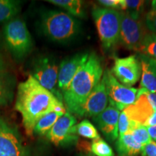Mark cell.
I'll list each match as a JSON object with an SVG mask.
<instances>
[{
	"label": "cell",
	"mask_w": 156,
	"mask_h": 156,
	"mask_svg": "<svg viewBox=\"0 0 156 156\" xmlns=\"http://www.w3.org/2000/svg\"><path fill=\"white\" fill-rule=\"evenodd\" d=\"M15 109L20 112L28 136H32L36 123L52 112H67L62 99L46 89L30 75L19 84L15 101Z\"/></svg>",
	"instance_id": "6da1fadb"
},
{
	"label": "cell",
	"mask_w": 156,
	"mask_h": 156,
	"mask_svg": "<svg viewBox=\"0 0 156 156\" xmlns=\"http://www.w3.org/2000/svg\"><path fill=\"white\" fill-rule=\"evenodd\" d=\"M103 68L101 60L95 52L77 72L69 87L64 92L63 99L67 111L77 115L96 85L102 79Z\"/></svg>",
	"instance_id": "7a4b0ae2"
},
{
	"label": "cell",
	"mask_w": 156,
	"mask_h": 156,
	"mask_svg": "<svg viewBox=\"0 0 156 156\" xmlns=\"http://www.w3.org/2000/svg\"><path fill=\"white\" fill-rule=\"evenodd\" d=\"M41 29L49 40L64 44L78 36L80 32V23L67 12L47 10L41 15Z\"/></svg>",
	"instance_id": "3957f363"
},
{
	"label": "cell",
	"mask_w": 156,
	"mask_h": 156,
	"mask_svg": "<svg viewBox=\"0 0 156 156\" xmlns=\"http://www.w3.org/2000/svg\"><path fill=\"white\" fill-rule=\"evenodd\" d=\"M92 15L103 49L112 50L119 41L120 12L116 9L94 7Z\"/></svg>",
	"instance_id": "277c9868"
},
{
	"label": "cell",
	"mask_w": 156,
	"mask_h": 156,
	"mask_svg": "<svg viewBox=\"0 0 156 156\" xmlns=\"http://www.w3.org/2000/svg\"><path fill=\"white\" fill-rule=\"evenodd\" d=\"M4 36L7 48L16 59L24 58L32 49L30 34L25 21L20 18H14L6 23Z\"/></svg>",
	"instance_id": "5b68a950"
},
{
	"label": "cell",
	"mask_w": 156,
	"mask_h": 156,
	"mask_svg": "<svg viewBox=\"0 0 156 156\" xmlns=\"http://www.w3.org/2000/svg\"><path fill=\"white\" fill-rule=\"evenodd\" d=\"M103 78L106 84L110 106L120 112L135 102L137 89L121 84L109 69L103 73Z\"/></svg>",
	"instance_id": "8992f818"
},
{
	"label": "cell",
	"mask_w": 156,
	"mask_h": 156,
	"mask_svg": "<svg viewBox=\"0 0 156 156\" xmlns=\"http://www.w3.org/2000/svg\"><path fill=\"white\" fill-rule=\"evenodd\" d=\"M58 67L51 57L43 56L35 61L30 75L34 77L41 85L62 99V96L56 90L58 85Z\"/></svg>",
	"instance_id": "52a82bcc"
},
{
	"label": "cell",
	"mask_w": 156,
	"mask_h": 156,
	"mask_svg": "<svg viewBox=\"0 0 156 156\" xmlns=\"http://www.w3.org/2000/svg\"><path fill=\"white\" fill-rule=\"evenodd\" d=\"M121 26L119 41L129 50L138 51L144 37L147 33L140 20L133 19L126 12H120Z\"/></svg>",
	"instance_id": "ba28073f"
},
{
	"label": "cell",
	"mask_w": 156,
	"mask_h": 156,
	"mask_svg": "<svg viewBox=\"0 0 156 156\" xmlns=\"http://www.w3.org/2000/svg\"><path fill=\"white\" fill-rule=\"evenodd\" d=\"M112 73L122 85L131 87L139 81L142 74L139 56L131 55L124 58H115Z\"/></svg>",
	"instance_id": "9c48e42d"
},
{
	"label": "cell",
	"mask_w": 156,
	"mask_h": 156,
	"mask_svg": "<svg viewBox=\"0 0 156 156\" xmlns=\"http://www.w3.org/2000/svg\"><path fill=\"white\" fill-rule=\"evenodd\" d=\"M77 124V119L68 112L60 117L46 134V137L56 146L71 145L76 142L77 134L73 132V126Z\"/></svg>",
	"instance_id": "30bf717a"
},
{
	"label": "cell",
	"mask_w": 156,
	"mask_h": 156,
	"mask_svg": "<svg viewBox=\"0 0 156 156\" xmlns=\"http://www.w3.org/2000/svg\"><path fill=\"white\" fill-rule=\"evenodd\" d=\"M0 156H26L20 135L0 117Z\"/></svg>",
	"instance_id": "8fae6325"
},
{
	"label": "cell",
	"mask_w": 156,
	"mask_h": 156,
	"mask_svg": "<svg viewBox=\"0 0 156 156\" xmlns=\"http://www.w3.org/2000/svg\"><path fill=\"white\" fill-rule=\"evenodd\" d=\"M108 103V93L105 81L102 77L101 81L97 84L87 98L77 116L80 117L96 116L107 108Z\"/></svg>",
	"instance_id": "7c38bea8"
},
{
	"label": "cell",
	"mask_w": 156,
	"mask_h": 156,
	"mask_svg": "<svg viewBox=\"0 0 156 156\" xmlns=\"http://www.w3.org/2000/svg\"><path fill=\"white\" fill-rule=\"evenodd\" d=\"M89 55L88 52L78 53L65 58L60 63L58 66V87L62 93L68 89L76 74L86 63Z\"/></svg>",
	"instance_id": "4fadbf2b"
},
{
	"label": "cell",
	"mask_w": 156,
	"mask_h": 156,
	"mask_svg": "<svg viewBox=\"0 0 156 156\" xmlns=\"http://www.w3.org/2000/svg\"><path fill=\"white\" fill-rule=\"evenodd\" d=\"M119 111L109 105L100 114L93 117L98 127L110 142H114L119 137Z\"/></svg>",
	"instance_id": "5bb4252c"
},
{
	"label": "cell",
	"mask_w": 156,
	"mask_h": 156,
	"mask_svg": "<svg viewBox=\"0 0 156 156\" xmlns=\"http://www.w3.org/2000/svg\"><path fill=\"white\" fill-rule=\"evenodd\" d=\"M125 112L130 120L144 125L146 121L155 112V109L150 103L143 88L139 89L136 101L123 110Z\"/></svg>",
	"instance_id": "9a60e30c"
},
{
	"label": "cell",
	"mask_w": 156,
	"mask_h": 156,
	"mask_svg": "<svg viewBox=\"0 0 156 156\" xmlns=\"http://www.w3.org/2000/svg\"><path fill=\"white\" fill-rule=\"evenodd\" d=\"M142 77L140 88L156 94V60L140 54Z\"/></svg>",
	"instance_id": "2e32d148"
},
{
	"label": "cell",
	"mask_w": 156,
	"mask_h": 156,
	"mask_svg": "<svg viewBox=\"0 0 156 156\" xmlns=\"http://www.w3.org/2000/svg\"><path fill=\"white\" fill-rule=\"evenodd\" d=\"M142 146L137 143L129 132L119 136L116 142V151L119 156H136L141 153Z\"/></svg>",
	"instance_id": "e0dca14e"
},
{
	"label": "cell",
	"mask_w": 156,
	"mask_h": 156,
	"mask_svg": "<svg viewBox=\"0 0 156 156\" xmlns=\"http://www.w3.org/2000/svg\"><path fill=\"white\" fill-rule=\"evenodd\" d=\"M47 2L65 9L68 14L74 17H86V14L83 7V2L80 0H48Z\"/></svg>",
	"instance_id": "ac0fdd59"
},
{
	"label": "cell",
	"mask_w": 156,
	"mask_h": 156,
	"mask_svg": "<svg viewBox=\"0 0 156 156\" xmlns=\"http://www.w3.org/2000/svg\"><path fill=\"white\" fill-rule=\"evenodd\" d=\"M21 9V2L15 0H0V23L11 20Z\"/></svg>",
	"instance_id": "d6986e66"
},
{
	"label": "cell",
	"mask_w": 156,
	"mask_h": 156,
	"mask_svg": "<svg viewBox=\"0 0 156 156\" xmlns=\"http://www.w3.org/2000/svg\"><path fill=\"white\" fill-rule=\"evenodd\" d=\"M64 114L56 112H52L46 114L36 123L34 128V132L38 135L46 134L54 125L56 121Z\"/></svg>",
	"instance_id": "ffe728a7"
},
{
	"label": "cell",
	"mask_w": 156,
	"mask_h": 156,
	"mask_svg": "<svg viewBox=\"0 0 156 156\" xmlns=\"http://www.w3.org/2000/svg\"><path fill=\"white\" fill-rule=\"evenodd\" d=\"M128 132H129L133 136L134 140L142 146L147 145L153 140L148 133L147 127L134 121L130 120Z\"/></svg>",
	"instance_id": "44dd1931"
},
{
	"label": "cell",
	"mask_w": 156,
	"mask_h": 156,
	"mask_svg": "<svg viewBox=\"0 0 156 156\" xmlns=\"http://www.w3.org/2000/svg\"><path fill=\"white\" fill-rule=\"evenodd\" d=\"M73 131L76 134L87 139L94 140L101 137L97 129L88 119H84L74 126Z\"/></svg>",
	"instance_id": "7402d4cb"
},
{
	"label": "cell",
	"mask_w": 156,
	"mask_h": 156,
	"mask_svg": "<svg viewBox=\"0 0 156 156\" xmlns=\"http://www.w3.org/2000/svg\"><path fill=\"white\" fill-rule=\"evenodd\" d=\"M12 95L13 86L10 78L7 77L4 72H0V106L8 104Z\"/></svg>",
	"instance_id": "603a6c76"
},
{
	"label": "cell",
	"mask_w": 156,
	"mask_h": 156,
	"mask_svg": "<svg viewBox=\"0 0 156 156\" xmlns=\"http://www.w3.org/2000/svg\"><path fill=\"white\" fill-rule=\"evenodd\" d=\"M137 51L156 60V34L147 33L144 37Z\"/></svg>",
	"instance_id": "cb8c5ba5"
},
{
	"label": "cell",
	"mask_w": 156,
	"mask_h": 156,
	"mask_svg": "<svg viewBox=\"0 0 156 156\" xmlns=\"http://www.w3.org/2000/svg\"><path fill=\"white\" fill-rule=\"evenodd\" d=\"M90 153L95 156H114L111 146L101 137L94 140L90 144Z\"/></svg>",
	"instance_id": "d4e9b609"
},
{
	"label": "cell",
	"mask_w": 156,
	"mask_h": 156,
	"mask_svg": "<svg viewBox=\"0 0 156 156\" xmlns=\"http://www.w3.org/2000/svg\"><path fill=\"white\" fill-rule=\"evenodd\" d=\"M125 8L124 12L133 19L140 20V17L143 12L145 1L142 0H124Z\"/></svg>",
	"instance_id": "484cf974"
},
{
	"label": "cell",
	"mask_w": 156,
	"mask_h": 156,
	"mask_svg": "<svg viewBox=\"0 0 156 156\" xmlns=\"http://www.w3.org/2000/svg\"><path fill=\"white\" fill-rule=\"evenodd\" d=\"M98 2L99 5L104 6L105 8L112 9H121L124 10L125 8L124 0H99Z\"/></svg>",
	"instance_id": "4316f807"
},
{
	"label": "cell",
	"mask_w": 156,
	"mask_h": 156,
	"mask_svg": "<svg viewBox=\"0 0 156 156\" xmlns=\"http://www.w3.org/2000/svg\"><path fill=\"white\" fill-rule=\"evenodd\" d=\"M130 119L124 111L120 112L119 118V134L122 136L123 134L127 133L129 129Z\"/></svg>",
	"instance_id": "83f0119b"
},
{
	"label": "cell",
	"mask_w": 156,
	"mask_h": 156,
	"mask_svg": "<svg viewBox=\"0 0 156 156\" xmlns=\"http://www.w3.org/2000/svg\"><path fill=\"white\" fill-rule=\"evenodd\" d=\"M146 27L154 34H156V11L152 9L145 15Z\"/></svg>",
	"instance_id": "f1b7e54d"
},
{
	"label": "cell",
	"mask_w": 156,
	"mask_h": 156,
	"mask_svg": "<svg viewBox=\"0 0 156 156\" xmlns=\"http://www.w3.org/2000/svg\"><path fill=\"white\" fill-rule=\"evenodd\" d=\"M142 156H156V142L152 140L147 145L142 146Z\"/></svg>",
	"instance_id": "f546056e"
},
{
	"label": "cell",
	"mask_w": 156,
	"mask_h": 156,
	"mask_svg": "<svg viewBox=\"0 0 156 156\" xmlns=\"http://www.w3.org/2000/svg\"><path fill=\"white\" fill-rule=\"evenodd\" d=\"M144 91H145L146 95L147 96L148 100H149L150 103H151L152 106L153 107V108L155 109V111H156V94L148 92V91L146 90L145 89H144Z\"/></svg>",
	"instance_id": "4dcf8cb0"
},
{
	"label": "cell",
	"mask_w": 156,
	"mask_h": 156,
	"mask_svg": "<svg viewBox=\"0 0 156 156\" xmlns=\"http://www.w3.org/2000/svg\"><path fill=\"white\" fill-rule=\"evenodd\" d=\"M155 125H156V111L154 112L153 114H152L149 118H148V119L146 121L145 124H144V126H146V127H148V126H153Z\"/></svg>",
	"instance_id": "1f68e13d"
},
{
	"label": "cell",
	"mask_w": 156,
	"mask_h": 156,
	"mask_svg": "<svg viewBox=\"0 0 156 156\" xmlns=\"http://www.w3.org/2000/svg\"><path fill=\"white\" fill-rule=\"evenodd\" d=\"M147 129L152 139H153L154 141L156 142V125L153 126H148L147 127Z\"/></svg>",
	"instance_id": "d6a6232c"
},
{
	"label": "cell",
	"mask_w": 156,
	"mask_h": 156,
	"mask_svg": "<svg viewBox=\"0 0 156 156\" xmlns=\"http://www.w3.org/2000/svg\"><path fill=\"white\" fill-rule=\"evenodd\" d=\"M6 68V64L5 62V60L3 59V58L2 57V56L0 55V72H4Z\"/></svg>",
	"instance_id": "836d02e7"
},
{
	"label": "cell",
	"mask_w": 156,
	"mask_h": 156,
	"mask_svg": "<svg viewBox=\"0 0 156 156\" xmlns=\"http://www.w3.org/2000/svg\"><path fill=\"white\" fill-rule=\"evenodd\" d=\"M78 156H95L93 155L92 153H81Z\"/></svg>",
	"instance_id": "e575fe53"
},
{
	"label": "cell",
	"mask_w": 156,
	"mask_h": 156,
	"mask_svg": "<svg viewBox=\"0 0 156 156\" xmlns=\"http://www.w3.org/2000/svg\"><path fill=\"white\" fill-rule=\"evenodd\" d=\"M152 8L156 11V0H154V1L152 2Z\"/></svg>",
	"instance_id": "d590c367"
}]
</instances>
